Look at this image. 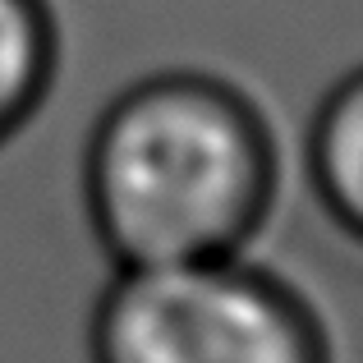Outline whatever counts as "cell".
Here are the masks:
<instances>
[{
  "label": "cell",
  "instance_id": "277c9868",
  "mask_svg": "<svg viewBox=\"0 0 363 363\" xmlns=\"http://www.w3.org/2000/svg\"><path fill=\"white\" fill-rule=\"evenodd\" d=\"M308 175L340 230L363 240V69L322 101L308 133Z\"/></svg>",
  "mask_w": 363,
  "mask_h": 363
},
{
  "label": "cell",
  "instance_id": "3957f363",
  "mask_svg": "<svg viewBox=\"0 0 363 363\" xmlns=\"http://www.w3.org/2000/svg\"><path fill=\"white\" fill-rule=\"evenodd\" d=\"M60 79V18L51 0H0V147L14 143Z\"/></svg>",
  "mask_w": 363,
  "mask_h": 363
},
{
  "label": "cell",
  "instance_id": "6da1fadb",
  "mask_svg": "<svg viewBox=\"0 0 363 363\" xmlns=\"http://www.w3.org/2000/svg\"><path fill=\"white\" fill-rule=\"evenodd\" d=\"M272 198V129L216 74L133 79L106 101L83 147V212L111 267L244 253Z\"/></svg>",
  "mask_w": 363,
  "mask_h": 363
},
{
  "label": "cell",
  "instance_id": "7a4b0ae2",
  "mask_svg": "<svg viewBox=\"0 0 363 363\" xmlns=\"http://www.w3.org/2000/svg\"><path fill=\"white\" fill-rule=\"evenodd\" d=\"M88 363H331L313 308L244 253L116 267L88 318Z\"/></svg>",
  "mask_w": 363,
  "mask_h": 363
}]
</instances>
